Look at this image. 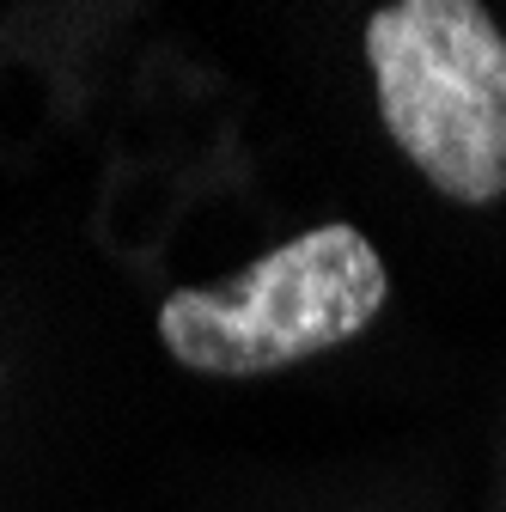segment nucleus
<instances>
[{"mask_svg":"<svg viewBox=\"0 0 506 512\" xmlns=\"http://www.w3.org/2000/svg\"><path fill=\"white\" fill-rule=\"evenodd\" d=\"M391 141L464 208L506 196V37L476 0H397L366 19Z\"/></svg>","mask_w":506,"mask_h":512,"instance_id":"f257e3e1","label":"nucleus"},{"mask_svg":"<svg viewBox=\"0 0 506 512\" xmlns=\"http://www.w3.org/2000/svg\"><path fill=\"white\" fill-rule=\"evenodd\" d=\"M391 299L385 256L354 226H318L257 256L220 293H171L159 336L171 360L208 378H263L354 342Z\"/></svg>","mask_w":506,"mask_h":512,"instance_id":"f03ea898","label":"nucleus"}]
</instances>
